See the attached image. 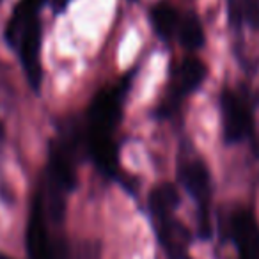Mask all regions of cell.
<instances>
[{
	"mask_svg": "<svg viewBox=\"0 0 259 259\" xmlns=\"http://www.w3.org/2000/svg\"><path fill=\"white\" fill-rule=\"evenodd\" d=\"M227 15L233 29L247 25L259 30V0H227Z\"/></svg>",
	"mask_w": 259,
	"mask_h": 259,
	"instance_id": "obj_13",
	"label": "cell"
},
{
	"mask_svg": "<svg viewBox=\"0 0 259 259\" xmlns=\"http://www.w3.org/2000/svg\"><path fill=\"white\" fill-rule=\"evenodd\" d=\"M176 37L185 50H188V52L201 50L206 41L204 27H202V23H201V18H199L195 13H188V15L181 16Z\"/></svg>",
	"mask_w": 259,
	"mask_h": 259,
	"instance_id": "obj_14",
	"label": "cell"
},
{
	"mask_svg": "<svg viewBox=\"0 0 259 259\" xmlns=\"http://www.w3.org/2000/svg\"><path fill=\"white\" fill-rule=\"evenodd\" d=\"M231 236L238 259H259V222L248 209H236L231 217Z\"/></svg>",
	"mask_w": 259,
	"mask_h": 259,
	"instance_id": "obj_8",
	"label": "cell"
},
{
	"mask_svg": "<svg viewBox=\"0 0 259 259\" xmlns=\"http://www.w3.org/2000/svg\"><path fill=\"white\" fill-rule=\"evenodd\" d=\"M76 187V153L75 142L66 139L54 141L50 146L48 163L45 169V188L43 201L45 211L52 222H62L66 213L68 195Z\"/></svg>",
	"mask_w": 259,
	"mask_h": 259,
	"instance_id": "obj_1",
	"label": "cell"
},
{
	"mask_svg": "<svg viewBox=\"0 0 259 259\" xmlns=\"http://www.w3.org/2000/svg\"><path fill=\"white\" fill-rule=\"evenodd\" d=\"M47 0H20L16 8L13 9L11 18H9L8 25H6L4 30V37L6 43L9 47H13L16 41V37L22 34L23 29L30 25L32 22H36L39 18V11L45 6Z\"/></svg>",
	"mask_w": 259,
	"mask_h": 259,
	"instance_id": "obj_10",
	"label": "cell"
},
{
	"mask_svg": "<svg viewBox=\"0 0 259 259\" xmlns=\"http://www.w3.org/2000/svg\"><path fill=\"white\" fill-rule=\"evenodd\" d=\"M178 206H180V192H178V188L174 185L163 183L160 187L153 188V192L149 194L148 208L151 219L174 215Z\"/></svg>",
	"mask_w": 259,
	"mask_h": 259,
	"instance_id": "obj_12",
	"label": "cell"
},
{
	"mask_svg": "<svg viewBox=\"0 0 259 259\" xmlns=\"http://www.w3.org/2000/svg\"><path fill=\"white\" fill-rule=\"evenodd\" d=\"M153 220L155 233L158 238L160 247L167 254L169 259H183L188 247V233L183 224L178 222L174 215L156 217Z\"/></svg>",
	"mask_w": 259,
	"mask_h": 259,
	"instance_id": "obj_9",
	"label": "cell"
},
{
	"mask_svg": "<svg viewBox=\"0 0 259 259\" xmlns=\"http://www.w3.org/2000/svg\"><path fill=\"white\" fill-rule=\"evenodd\" d=\"M41 43H43V29H41V20L37 18L27 29L22 30V34L16 37L15 45L11 47L15 52H18L23 71H25L27 80L34 91H39L41 83H43Z\"/></svg>",
	"mask_w": 259,
	"mask_h": 259,
	"instance_id": "obj_7",
	"label": "cell"
},
{
	"mask_svg": "<svg viewBox=\"0 0 259 259\" xmlns=\"http://www.w3.org/2000/svg\"><path fill=\"white\" fill-rule=\"evenodd\" d=\"M149 18H151L153 30L160 39L170 41L172 37H176L181 16L174 6H170L169 2H160L151 9Z\"/></svg>",
	"mask_w": 259,
	"mask_h": 259,
	"instance_id": "obj_11",
	"label": "cell"
},
{
	"mask_svg": "<svg viewBox=\"0 0 259 259\" xmlns=\"http://www.w3.org/2000/svg\"><path fill=\"white\" fill-rule=\"evenodd\" d=\"M130 89V75L119 83L105 87L94 96L87 108L85 141H103L114 139L115 128L122 115L126 93Z\"/></svg>",
	"mask_w": 259,
	"mask_h": 259,
	"instance_id": "obj_2",
	"label": "cell"
},
{
	"mask_svg": "<svg viewBox=\"0 0 259 259\" xmlns=\"http://www.w3.org/2000/svg\"><path fill=\"white\" fill-rule=\"evenodd\" d=\"M48 219L43 201L36 195L30 208L29 224H27V252L30 259H68L64 245L55 241L48 229Z\"/></svg>",
	"mask_w": 259,
	"mask_h": 259,
	"instance_id": "obj_5",
	"label": "cell"
},
{
	"mask_svg": "<svg viewBox=\"0 0 259 259\" xmlns=\"http://www.w3.org/2000/svg\"><path fill=\"white\" fill-rule=\"evenodd\" d=\"M178 178L181 187L197 204L201 217V231L204 236L209 233V202H211V176L204 160L197 155H185L180 158Z\"/></svg>",
	"mask_w": 259,
	"mask_h": 259,
	"instance_id": "obj_3",
	"label": "cell"
},
{
	"mask_svg": "<svg viewBox=\"0 0 259 259\" xmlns=\"http://www.w3.org/2000/svg\"><path fill=\"white\" fill-rule=\"evenodd\" d=\"M0 2H2V0H0Z\"/></svg>",
	"mask_w": 259,
	"mask_h": 259,
	"instance_id": "obj_16",
	"label": "cell"
},
{
	"mask_svg": "<svg viewBox=\"0 0 259 259\" xmlns=\"http://www.w3.org/2000/svg\"><path fill=\"white\" fill-rule=\"evenodd\" d=\"M220 114H222L224 139L227 144H240L252 134V110L245 93L233 91L229 87L220 96Z\"/></svg>",
	"mask_w": 259,
	"mask_h": 259,
	"instance_id": "obj_4",
	"label": "cell"
},
{
	"mask_svg": "<svg viewBox=\"0 0 259 259\" xmlns=\"http://www.w3.org/2000/svg\"><path fill=\"white\" fill-rule=\"evenodd\" d=\"M206 76H208V68H206V64L201 59L192 57V55L190 57H185L183 61H181L180 68L174 73L170 96L163 101L158 114H162V117H167V115L172 114L185 96L194 94L195 91L204 83Z\"/></svg>",
	"mask_w": 259,
	"mask_h": 259,
	"instance_id": "obj_6",
	"label": "cell"
},
{
	"mask_svg": "<svg viewBox=\"0 0 259 259\" xmlns=\"http://www.w3.org/2000/svg\"><path fill=\"white\" fill-rule=\"evenodd\" d=\"M71 2L73 0H52V6H54L55 13H62V11H66V8H68Z\"/></svg>",
	"mask_w": 259,
	"mask_h": 259,
	"instance_id": "obj_15",
	"label": "cell"
}]
</instances>
